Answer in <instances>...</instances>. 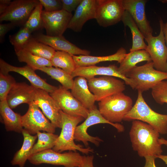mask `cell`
<instances>
[{"mask_svg":"<svg viewBox=\"0 0 167 167\" xmlns=\"http://www.w3.org/2000/svg\"><path fill=\"white\" fill-rule=\"evenodd\" d=\"M61 117V131L57 139L53 149L61 153L68 150L76 152L78 150L83 153L92 152L93 150L90 148H84L82 145L76 144L74 142V134L78 125L84 118L80 116H73L60 111Z\"/></svg>","mask_w":167,"mask_h":167,"instance_id":"obj_3","label":"cell"},{"mask_svg":"<svg viewBox=\"0 0 167 167\" xmlns=\"http://www.w3.org/2000/svg\"><path fill=\"white\" fill-rule=\"evenodd\" d=\"M11 2V0H0V15L4 13Z\"/></svg>","mask_w":167,"mask_h":167,"instance_id":"obj_42","label":"cell"},{"mask_svg":"<svg viewBox=\"0 0 167 167\" xmlns=\"http://www.w3.org/2000/svg\"><path fill=\"white\" fill-rule=\"evenodd\" d=\"M37 56L51 61L56 51L51 47L38 41L32 37L22 48Z\"/></svg>","mask_w":167,"mask_h":167,"instance_id":"obj_29","label":"cell"},{"mask_svg":"<svg viewBox=\"0 0 167 167\" xmlns=\"http://www.w3.org/2000/svg\"><path fill=\"white\" fill-rule=\"evenodd\" d=\"M163 29L165 42L167 46V22L165 23H164Z\"/></svg>","mask_w":167,"mask_h":167,"instance_id":"obj_43","label":"cell"},{"mask_svg":"<svg viewBox=\"0 0 167 167\" xmlns=\"http://www.w3.org/2000/svg\"><path fill=\"white\" fill-rule=\"evenodd\" d=\"M126 76L133 81L134 89L143 92L152 89L160 81L167 79V73L156 69L151 61L141 66H136Z\"/></svg>","mask_w":167,"mask_h":167,"instance_id":"obj_5","label":"cell"},{"mask_svg":"<svg viewBox=\"0 0 167 167\" xmlns=\"http://www.w3.org/2000/svg\"><path fill=\"white\" fill-rule=\"evenodd\" d=\"M83 157L76 152L61 153L49 149L32 155L28 160L35 165L47 164L65 167H82Z\"/></svg>","mask_w":167,"mask_h":167,"instance_id":"obj_6","label":"cell"},{"mask_svg":"<svg viewBox=\"0 0 167 167\" xmlns=\"http://www.w3.org/2000/svg\"><path fill=\"white\" fill-rule=\"evenodd\" d=\"M125 83L115 77L103 76L88 80L89 88L95 96L96 101L102 100L115 94L122 92L126 88Z\"/></svg>","mask_w":167,"mask_h":167,"instance_id":"obj_10","label":"cell"},{"mask_svg":"<svg viewBox=\"0 0 167 167\" xmlns=\"http://www.w3.org/2000/svg\"><path fill=\"white\" fill-rule=\"evenodd\" d=\"M32 32L24 26L16 33L9 36L11 44L14 46L15 50L22 49L32 37Z\"/></svg>","mask_w":167,"mask_h":167,"instance_id":"obj_33","label":"cell"},{"mask_svg":"<svg viewBox=\"0 0 167 167\" xmlns=\"http://www.w3.org/2000/svg\"><path fill=\"white\" fill-rule=\"evenodd\" d=\"M36 134L38 140L30 152V156L32 154L53 148L58 137L57 135L47 132L38 131Z\"/></svg>","mask_w":167,"mask_h":167,"instance_id":"obj_30","label":"cell"},{"mask_svg":"<svg viewBox=\"0 0 167 167\" xmlns=\"http://www.w3.org/2000/svg\"><path fill=\"white\" fill-rule=\"evenodd\" d=\"M93 156H84L82 167H94L93 164Z\"/></svg>","mask_w":167,"mask_h":167,"instance_id":"obj_40","label":"cell"},{"mask_svg":"<svg viewBox=\"0 0 167 167\" xmlns=\"http://www.w3.org/2000/svg\"><path fill=\"white\" fill-rule=\"evenodd\" d=\"M28 105V111L21 117L24 129L32 135L41 131L54 133L56 127L46 118L37 105L33 101Z\"/></svg>","mask_w":167,"mask_h":167,"instance_id":"obj_11","label":"cell"},{"mask_svg":"<svg viewBox=\"0 0 167 167\" xmlns=\"http://www.w3.org/2000/svg\"><path fill=\"white\" fill-rule=\"evenodd\" d=\"M39 1L44 7V10L46 12H52L62 9L61 0H39Z\"/></svg>","mask_w":167,"mask_h":167,"instance_id":"obj_37","label":"cell"},{"mask_svg":"<svg viewBox=\"0 0 167 167\" xmlns=\"http://www.w3.org/2000/svg\"><path fill=\"white\" fill-rule=\"evenodd\" d=\"M39 0H15L11 1L5 11L0 15V21H8L16 25L25 24Z\"/></svg>","mask_w":167,"mask_h":167,"instance_id":"obj_12","label":"cell"},{"mask_svg":"<svg viewBox=\"0 0 167 167\" xmlns=\"http://www.w3.org/2000/svg\"><path fill=\"white\" fill-rule=\"evenodd\" d=\"M0 113L7 131L22 133V116L13 111L6 100L0 101Z\"/></svg>","mask_w":167,"mask_h":167,"instance_id":"obj_24","label":"cell"},{"mask_svg":"<svg viewBox=\"0 0 167 167\" xmlns=\"http://www.w3.org/2000/svg\"><path fill=\"white\" fill-rule=\"evenodd\" d=\"M38 70L45 73L52 79L58 81L65 89L69 90L72 88L74 82L73 78L71 74L62 69L50 66L43 67Z\"/></svg>","mask_w":167,"mask_h":167,"instance_id":"obj_31","label":"cell"},{"mask_svg":"<svg viewBox=\"0 0 167 167\" xmlns=\"http://www.w3.org/2000/svg\"><path fill=\"white\" fill-rule=\"evenodd\" d=\"M163 24L161 18L159 35L156 36L151 35L145 39L148 43L146 50L150 55L154 68L158 71L167 73V46L163 31Z\"/></svg>","mask_w":167,"mask_h":167,"instance_id":"obj_9","label":"cell"},{"mask_svg":"<svg viewBox=\"0 0 167 167\" xmlns=\"http://www.w3.org/2000/svg\"><path fill=\"white\" fill-rule=\"evenodd\" d=\"M95 19L101 26L106 27L122 20L125 10L122 0H96Z\"/></svg>","mask_w":167,"mask_h":167,"instance_id":"obj_8","label":"cell"},{"mask_svg":"<svg viewBox=\"0 0 167 167\" xmlns=\"http://www.w3.org/2000/svg\"><path fill=\"white\" fill-rule=\"evenodd\" d=\"M25 82L16 83L8 93L6 101L9 106L14 109L19 105L28 104L33 101L36 89Z\"/></svg>","mask_w":167,"mask_h":167,"instance_id":"obj_21","label":"cell"},{"mask_svg":"<svg viewBox=\"0 0 167 167\" xmlns=\"http://www.w3.org/2000/svg\"><path fill=\"white\" fill-rule=\"evenodd\" d=\"M21 133L24 138L22 145L15 154L11 163L13 165L24 167L30 156V152L37 138V135H33L30 134L24 129Z\"/></svg>","mask_w":167,"mask_h":167,"instance_id":"obj_26","label":"cell"},{"mask_svg":"<svg viewBox=\"0 0 167 167\" xmlns=\"http://www.w3.org/2000/svg\"><path fill=\"white\" fill-rule=\"evenodd\" d=\"M126 49L120 48L115 54L102 56L89 55H72L76 67L95 65L100 62L105 61H116L120 63L126 54Z\"/></svg>","mask_w":167,"mask_h":167,"instance_id":"obj_23","label":"cell"},{"mask_svg":"<svg viewBox=\"0 0 167 167\" xmlns=\"http://www.w3.org/2000/svg\"><path fill=\"white\" fill-rule=\"evenodd\" d=\"M50 95L58 103L61 110L73 116H80L86 119L89 111L85 108L72 95L71 92L60 86Z\"/></svg>","mask_w":167,"mask_h":167,"instance_id":"obj_13","label":"cell"},{"mask_svg":"<svg viewBox=\"0 0 167 167\" xmlns=\"http://www.w3.org/2000/svg\"><path fill=\"white\" fill-rule=\"evenodd\" d=\"M18 60L24 62L35 71L44 67L53 66L51 61L35 55L23 49L15 50Z\"/></svg>","mask_w":167,"mask_h":167,"instance_id":"obj_28","label":"cell"},{"mask_svg":"<svg viewBox=\"0 0 167 167\" xmlns=\"http://www.w3.org/2000/svg\"><path fill=\"white\" fill-rule=\"evenodd\" d=\"M35 70L27 65L23 67H17L11 65L0 59V72L5 74L10 72H14L23 75L36 88L42 89L50 93L54 92L57 87L51 85L40 77Z\"/></svg>","mask_w":167,"mask_h":167,"instance_id":"obj_17","label":"cell"},{"mask_svg":"<svg viewBox=\"0 0 167 167\" xmlns=\"http://www.w3.org/2000/svg\"><path fill=\"white\" fill-rule=\"evenodd\" d=\"M16 82L9 74L0 72V101L6 100L9 92Z\"/></svg>","mask_w":167,"mask_h":167,"instance_id":"obj_36","label":"cell"},{"mask_svg":"<svg viewBox=\"0 0 167 167\" xmlns=\"http://www.w3.org/2000/svg\"><path fill=\"white\" fill-rule=\"evenodd\" d=\"M121 21L125 26L129 28L132 33V44L130 52L140 49L146 50L147 45L144 42V37L131 15L125 10Z\"/></svg>","mask_w":167,"mask_h":167,"instance_id":"obj_27","label":"cell"},{"mask_svg":"<svg viewBox=\"0 0 167 167\" xmlns=\"http://www.w3.org/2000/svg\"><path fill=\"white\" fill-rule=\"evenodd\" d=\"M151 94L157 103L161 105L167 103V81L163 80L158 83L152 89ZM163 143L167 147V139L164 140Z\"/></svg>","mask_w":167,"mask_h":167,"instance_id":"obj_35","label":"cell"},{"mask_svg":"<svg viewBox=\"0 0 167 167\" xmlns=\"http://www.w3.org/2000/svg\"><path fill=\"white\" fill-rule=\"evenodd\" d=\"M72 16L71 13L63 9L52 12L43 10L41 17L46 35L52 36H62Z\"/></svg>","mask_w":167,"mask_h":167,"instance_id":"obj_14","label":"cell"},{"mask_svg":"<svg viewBox=\"0 0 167 167\" xmlns=\"http://www.w3.org/2000/svg\"><path fill=\"white\" fill-rule=\"evenodd\" d=\"M96 6V0H82L75 11L67 28L76 32H81L86 22L95 19Z\"/></svg>","mask_w":167,"mask_h":167,"instance_id":"obj_20","label":"cell"},{"mask_svg":"<svg viewBox=\"0 0 167 167\" xmlns=\"http://www.w3.org/2000/svg\"><path fill=\"white\" fill-rule=\"evenodd\" d=\"M51 62L53 66L60 68L71 75L76 68L72 55L64 51H56Z\"/></svg>","mask_w":167,"mask_h":167,"instance_id":"obj_32","label":"cell"},{"mask_svg":"<svg viewBox=\"0 0 167 167\" xmlns=\"http://www.w3.org/2000/svg\"><path fill=\"white\" fill-rule=\"evenodd\" d=\"M99 110L103 117L112 123L123 120L133 107V101L129 96L120 92L99 101Z\"/></svg>","mask_w":167,"mask_h":167,"instance_id":"obj_4","label":"cell"},{"mask_svg":"<svg viewBox=\"0 0 167 167\" xmlns=\"http://www.w3.org/2000/svg\"><path fill=\"white\" fill-rule=\"evenodd\" d=\"M15 25L13 24L10 23L8 24H0V40L2 41L7 33L13 28Z\"/></svg>","mask_w":167,"mask_h":167,"instance_id":"obj_39","label":"cell"},{"mask_svg":"<svg viewBox=\"0 0 167 167\" xmlns=\"http://www.w3.org/2000/svg\"><path fill=\"white\" fill-rule=\"evenodd\" d=\"M142 92L138 91L136 101L123 120L129 121L137 120L150 125L160 134H167V114L157 113L145 102Z\"/></svg>","mask_w":167,"mask_h":167,"instance_id":"obj_2","label":"cell"},{"mask_svg":"<svg viewBox=\"0 0 167 167\" xmlns=\"http://www.w3.org/2000/svg\"><path fill=\"white\" fill-rule=\"evenodd\" d=\"M145 164L143 167H156L155 164V159L156 157L153 156H149L144 157Z\"/></svg>","mask_w":167,"mask_h":167,"instance_id":"obj_41","label":"cell"},{"mask_svg":"<svg viewBox=\"0 0 167 167\" xmlns=\"http://www.w3.org/2000/svg\"><path fill=\"white\" fill-rule=\"evenodd\" d=\"M71 90L73 96L87 109L89 110L95 105V97L90 91L88 80L85 78L77 77L74 80Z\"/></svg>","mask_w":167,"mask_h":167,"instance_id":"obj_22","label":"cell"},{"mask_svg":"<svg viewBox=\"0 0 167 167\" xmlns=\"http://www.w3.org/2000/svg\"><path fill=\"white\" fill-rule=\"evenodd\" d=\"M89 111L88 115L85 121L76 126L74 134L75 140L82 142L85 146L87 147L88 145V142L98 146L100 143L102 141L99 137L92 136L88 134L87 129L92 126L98 124L107 123L114 127L118 132H122L124 131V127L122 125L111 123L104 118L96 105Z\"/></svg>","mask_w":167,"mask_h":167,"instance_id":"obj_7","label":"cell"},{"mask_svg":"<svg viewBox=\"0 0 167 167\" xmlns=\"http://www.w3.org/2000/svg\"><path fill=\"white\" fill-rule=\"evenodd\" d=\"M71 75L73 78L80 76L85 78L87 80L98 75L113 76L121 79L124 81L126 84L129 85L133 89L134 88L132 80L121 74L118 71V67L114 64L110 65L107 66H99L94 65L76 67Z\"/></svg>","mask_w":167,"mask_h":167,"instance_id":"obj_18","label":"cell"},{"mask_svg":"<svg viewBox=\"0 0 167 167\" xmlns=\"http://www.w3.org/2000/svg\"><path fill=\"white\" fill-rule=\"evenodd\" d=\"M157 158L160 159L167 165V155H162L161 154L157 156Z\"/></svg>","mask_w":167,"mask_h":167,"instance_id":"obj_44","label":"cell"},{"mask_svg":"<svg viewBox=\"0 0 167 167\" xmlns=\"http://www.w3.org/2000/svg\"><path fill=\"white\" fill-rule=\"evenodd\" d=\"M129 135L133 149L139 156H157L163 152L159 142L160 133L149 125L140 121H133Z\"/></svg>","mask_w":167,"mask_h":167,"instance_id":"obj_1","label":"cell"},{"mask_svg":"<svg viewBox=\"0 0 167 167\" xmlns=\"http://www.w3.org/2000/svg\"><path fill=\"white\" fill-rule=\"evenodd\" d=\"M145 61L147 62L152 61L149 54L146 50L140 49L130 52L126 54L119 63L118 71L121 74L126 76L137 63Z\"/></svg>","mask_w":167,"mask_h":167,"instance_id":"obj_25","label":"cell"},{"mask_svg":"<svg viewBox=\"0 0 167 167\" xmlns=\"http://www.w3.org/2000/svg\"><path fill=\"white\" fill-rule=\"evenodd\" d=\"M42 6L39 3L33 10L24 25L32 32L43 27L41 17Z\"/></svg>","mask_w":167,"mask_h":167,"instance_id":"obj_34","label":"cell"},{"mask_svg":"<svg viewBox=\"0 0 167 167\" xmlns=\"http://www.w3.org/2000/svg\"><path fill=\"white\" fill-rule=\"evenodd\" d=\"M34 38L38 41L47 45L56 51L66 52L72 55H89L91 52L81 49L66 40L62 36H52L41 33L36 35Z\"/></svg>","mask_w":167,"mask_h":167,"instance_id":"obj_19","label":"cell"},{"mask_svg":"<svg viewBox=\"0 0 167 167\" xmlns=\"http://www.w3.org/2000/svg\"><path fill=\"white\" fill-rule=\"evenodd\" d=\"M33 101L56 128H61V109L58 103L49 93L42 89L36 88Z\"/></svg>","mask_w":167,"mask_h":167,"instance_id":"obj_15","label":"cell"},{"mask_svg":"<svg viewBox=\"0 0 167 167\" xmlns=\"http://www.w3.org/2000/svg\"><path fill=\"white\" fill-rule=\"evenodd\" d=\"M125 10L131 15L144 36L152 35L153 29L148 20L145 12L146 0H122Z\"/></svg>","mask_w":167,"mask_h":167,"instance_id":"obj_16","label":"cell"},{"mask_svg":"<svg viewBox=\"0 0 167 167\" xmlns=\"http://www.w3.org/2000/svg\"><path fill=\"white\" fill-rule=\"evenodd\" d=\"M82 0H61L62 9L66 11L71 13L76 10Z\"/></svg>","mask_w":167,"mask_h":167,"instance_id":"obj_38","label":"cell"}]
</instances>
